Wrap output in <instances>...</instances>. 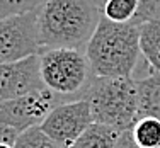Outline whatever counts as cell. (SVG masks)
I'll return each mask as SVG.
<instances>
[{
    "instance_id": "cell-1",
    "label": "cell",
    "mask_w": 160,
    "mask_h": 148,
    "mask_svg": "<svg viewBox=\"0 0 160 148\" xmlns=\"http://www.w3.org/2000/svg\"><path fill=\"white\" fill-rule=\"evenodd\" d=\"M104 17L102 0H46L38 9L44 48L85 51Z\"/></svg>"
},
{
    "instance_id": "cell-2",
    "label": "cell",
    "mask_w": 160,
    "mask_h": 148,
    "mask_svg": "<svg viewBox=\"0 0 160 148\" xmlns=\"http://www.w3.org/2000/svg\"><path fill=\"white\" fill-rule=\"evenodd\" d=\"M85 55L96 77H135L140 62H145L142 27L102 17L85 48Z\"/></svg>"
},
{
    "instance_id": "cell-3",
    "label": "cell",
    "mask_w": 160,
    "mask_h": 148,
    "mask_svg": "<svg viewBox=\"0 0 160 148\" xmlns=\"http://www.w3.org/2000/svg\"><path fill=\"white\" fill-rule=\"evenodd\" d=\"M85 99L96 123L129 131L140 119V94L135 77H94Z\"/></svg>"
},
{
    "instance_id": "cell-4",
    "label": "cell",
    "mask_w": 160,
    "mask_h": 148,
    "mask_svg": "<svg viewBox=\"0 0 160 148\" xmlns=\"http://www.w3.org/2000/svg\"><path fill=\"white\" fill-rule=\"evenodd\" d=\"M39 58L46 89L60 96L63 102L85 99L96 77L85 51L72 48H44Z\"/></svg>"
},
{
    "instance_id": "cell-5",
    "label": "cell",
    "mask_w": 160,
    "mask_h": 148,
    "mask_svg": "<svg viewBox=\"0 0 160 148\" xmlns=\"http://www.w3.org/2000/svg\"><path fill=\"white\" fill-rule=\"evenodd\" d=\"M39 19L36 12L14 14L0 21V63H10L41 55Z\"/></svg>"
},
{
    "instance_id": "cell-6",
    "label": "cell",
    "mask_w": 160,
    "mask_h": 148,
    "mask_svg": "<svg viewBox=\"0 0 160 148\" xmlns=\"http://www.w3.org/2000/svg\"><path fill=\"white\" fill-rule=\"evenodd\" d=\"M62 102L63 99L49 89L9 101H0V124L10 126L19 133L34 126H41L49 112Z\"/></svg>"
},
{
    "instance_id": "cell-7",
    "label": "cell",
    "mask_w": 160,
    "mask_h": 148,
    "mask_svg": "<svg viewBox=\"0 0 160 148\" xmlns=\"http://www.w3.org/2000/svg\"><path fill=\"white\" fill-rule=\"evenodd\" d=\"M92 123L96 121L89 101L78 99L58 104L44 119L41 128L63 148H72Z\"/></svg>"
},
{
    "instance_id": "cell-8",
    "label": "cell",
    "mask_w": 160,
    "mask_h": 148,
    "mask_svg": "<svg viewBox=\"0 0 160 148\" xmlns=\"http://www.w3.org/2000/svg\"><path fill=\"white\" fill-rule=\"evenodd\" d=\"M46 89L41 73L39 55L10 63H0V101H9L21 96Z\"/></svg>"
},
{
    "instance_id": "cell-9",
    "label": "cell",
    "mask_w": 160,
    "mask_h": 148,
    "mask_svg": "<svg viewBox=\"0 0 160 148\" xmlns=\"http://www.w3.org/2000/svg\"><path fill=\"white\" fill-rule=\"evenodd\" d=\"M140 94V117L153 116L160 119V72L150 70L136 77Z\"/></svg>"
},
{
    "instance_id": "cell-10",
    "label": "cell",
    "mask_w": 160,
    "mask_h": 148,
    "mask_svg": "<svg viewBox=\"0 0 160 148\" xmlns=\"http://www.w3.org/2000/svg\"><path fill=\"white\" fill-rule=\"evenodd\" d=\"M118 128L104 123H92L72 148H116L121 138Z\"/></svg>"
},
{
    "instance_id": "cell-11",
    "label": "cell",
    "mask_w": 160,
    "mask_h": 148,
    "mask_svg": "<svg viewBox=\"0 0 160 148\" xmlns=\"http://www.w3.org/2000/svg\"><path fill=\"white\" fill-rule=\"evenodd\" d=\"M142 27V51L150 70L160 72V21H152Z\"/></svg>"
},
{
    "instance_id": "cell-12",
    "label": "cell",
    "mask_w": 160,
    "mask_h": 148,
    "mask_svg": "<svg viewBox=\"0 0 160 148\" xmlns=\"http://www.w3.org/2000/svg\"><path fill=\"white\" fill-rule=\"evenodd\" d=\"M131 135L142 148H160V119L142 116L131 128Z\"/></svg>"
},
{
    "instance_id": "cell-13",
    "label": "cell",
    "mask_w": 160,
    "mask_h": 148,
    "mask_svg": "<svg viewBox=\"0 0 160 148\" xmlns=\"http://www.w3.org/2000/svg\"><path fill=\"white\" fill-rule=\"evenodd\" d=\"M140 0H108L104 2V17L112 22H133L138 12Z\"/></svg>"
},
{
    "instance_id": "cell-14",
    "label": "cell",
    "mask_w": 160,
    "mask_h": 148,
    "mask_svg": "<svg viewBox=\"0 0 160 148\" xmlns=\"http://www.w3.org/2000/svg\"><path fill=\"white\" fill-rule=\"evenodd\" d=\"M14 148H63V146L60 143H56L46 131H43L41 126H34L19 135Z\"/></svg>"
},
{
    "instance_id": "cell-15",
    "label": "cell",
    "mask_w": 160,
    "mask_h": 148,
    "mask_svg": "<svg viewBox=\"0 0 160 148\" xmlns=\"http://www.w3.org/2000/svg\"><path fill=\"white\" fill-rule=\"evenodd\" d=\"M46 0H0V17H9L14 14L36 12Z\"/></svg>"
},
{
    "instance_id": "cell-16",
    "label": "cell",
    "mask_w": 160,
    "mask_h": 148,
    "mask_svg": "<svg viewBox=\"0 0 160 148\" xmlns=\"http://www.w3.org/2000/svg\"><path fill=\"white\" fill-rule=\"evenodd\" d=\"M152 21H160V0H140L138 12L131 24L143 26Z\"/></svg>"
},
{
    "instance_id": "cell-17",
    "label": "cell",
    "mask_w": 160,
    "mask_h": 148,
    "mask_svg": "<svg viewBox=\"0 0 160 148\" xmlns=\"http://www.w3.org/2000/svg\"><path fill=\"white\" fill-rule=\"evenodd\" d=\"M19 135H21V133L17 130H14V128H10V126H5V124H0V143H2V145L14 146L17 141V138H19Z\"/></svg>"
},
{
    "instance_id": "cell-18",
    "label": "cell",
    "mask_w": 160,
    "mask_h": 148,
    "mask_svg": "<svg viewBox=\"0 0 160 148\" xmlns=\"http://www.w3.org/2000/svg\"><path fill=\"white\" fill-rule=\"evenodd\" d=\"M116 148H142V146L135 141V138H133V135H131V130H129V131L121 133V138H119V141H118Z\"/></svg>"
},
{
    "instance_id": "cell-19",
    "label": "cell",
    "mask_w": 160,
    "mask_h": 148,
    "mask_svg": "<svg viewBox=\"0 0 160 148\" xmlns=\"http://www.w3.org/2000/svg\"><path fill=\"white\" fill-rule=\"evenodd\" d=\"M0 148H14V146H10V145H2V143H0Z\"/></svg>"
},
{
    "instance_id": "cell-20",
    "label": "cell",
    "mask_w": 160,
    "mask_h": 148,
    "mask_svg": "<svg viewBox=\"0 0 160 148\" xmlns=\"http://www.w3.org/2000/svg\"><path fill=\"white\" fill-rule=\"evenodd\" d=\"M104 2H108V0H102V3H104Z\"/></svg>"
}]
</instances>
